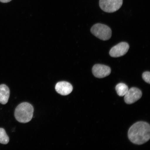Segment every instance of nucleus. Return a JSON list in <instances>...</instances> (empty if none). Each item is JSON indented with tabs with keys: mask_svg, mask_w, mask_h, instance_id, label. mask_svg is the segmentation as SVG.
<instances>
[{
	"mask_svg": "<svg viewBox=\"0 0 150 150\" xmlns=\"http://www.w3.org/2000/svg\"><path fill=\"white\" fill-rule=\"evenodd\" d=\"M91 32L100 40H109L112 36L111 29L105 24L97 23L94 25L91 29Z\"/></svg>",
	"mask_w": 150,
	"mask_h": 150,
	"instance_id": "3",
	"label": "nucleus"
},
{
	"mask_svg": "<svg viewBox=\"0 0 150 150\" xmlns=\"http://www.w3.org/2000/svg\"><path fill=\"white\" fill-rule=\"evenodd\" d=\"M128 137L129 140L136 145H141L146 143L150 138L149 124L142 121L134 123L129 129Z\"/></svg>",
	"mask_w": 150,
	"mask_h": 150,
	"instance_id": "1",
	"label": "nucleus"
},
{
	"mask_svg": "<svg viewBox=\"0 0 150 150\" xmlns=\"http://www.w3.org/2000/svg\"><path fill=\"white\" fill-rule=\"evenodd\" d=\"M125 101L127 104H133L141 98L142 93L141 91L138 88H131L125 95Z\"/></svg>",
	"mask_w": 150,
	"mask_h": 150,
	"instance_id": "6",
	"label": "nucleus"
},
{
	"mask_svg": "<svg viewBox=\"0 0 150 150\" xmlns=\"http://www.w3.org/2000/svg\"><path fill=\"white\" fill-rule=\"evenodd\" d=\"M33 111V107L31 104L22 103L18 105L15 110V117L20 122L27 123L32 119Z\"/></svg>",
	"mask_w": 150,
	"mask_h": 150,
	"instance_id": "2",
	"label": "nucleus"
},
{
	"mask_svg": "<svg viewBox=\"0 0 150 150\" xmlns=\"http://www.w3.org/2000/svg\"><path fill=\"white\" fill-rule=\"evenodd\" d=\"M92 72L96 77L104 78L110 74L111 69L108 66L97 64L93 66L92 68Z\"/></svg>",
	"mask_w": 150,
	"mask_h": 150,
	"instance_id": "7",
	"label": "nucleus"
},
{
	"mask_svg": "<svg viewBox=\"0 0 150 150\" xmlns=\"http://www.w3.org/2000/svg\"><path fill=\"white\" fill-rule=\"evenodd\" d=\"M56 91L58 93L63 96H67L72 92L73 88L72 86L67 81H61L56 84L55 87Z\"/></svg>",
	"mask_w": 150,
	"mask_h": 150,
	"instance_id": "8",
	"label": "nucleus"
},
{
	"mask_svg": "<svg viewBox=\"0 0 150 150\" xmlns=\"http://www.w3.org/2000/svg\"><path fill=\"white\" fill-rule=\"evenodd\" d=\"M10 95V90L5 84L0 85V103L6 104L8 102Z\"/></svg>",
	"mask_w": 150,
	"mask_h": 150,
	"instance_id": "9",
	"label": "nucleus"
},
{
	"mask_svg": "<svg viewBox=\"0 0 150 150\" xmlns=\"http://www.w3.org/2000/svg\"><path fill=\"white\" fill-rule=\"evenodd\" d=\"M115 89L117 93L120 96H123L128 91V86L124 83H120L116 86Z\"/></svg>",
	"mask_w": 150,
	"mask_h": 150,
	"instance_id": "10",
	"label": "nucleus"
},
{
	"mask_svg": "<svg viewBox=\"0 0 150 150\" xmlns=\"http://www.w3.org/2000/svg\"><path fill=\"white\" fill-rule=\"evenodd\" d=\"M12 0H0V2L3 3H7L11 1Z\"/></svg>",
	"mask_w": 150,
	"mask_h": 150,
	"instance_id": "13",
	"label": "nucleus"
},
{
	"mask_svg": "<svg viewBox=\"0 0 150 150\" xmlns=\"http://www.w3.org/2000/svg\"><path fill=\"white\" fill-rule=\"evenodd\" d=\"M9 142V138L4 129L0 128V143L7 144Z\"/></svg>",
	"mask_w": 150,
	"mask_h": 150,
	"instance_id": "11",
	"label": "nucleus"
},
{
	"mask_svg": "<svg viewBox=\"0 0 150 150\" xmlns=\"http://www.w3.org/2000/svg\"><path fill=\"white\" fill-rule=\"evenodd\" d=\"M129 45L125 42H121L112 47L110 50L109 54L112 57H118L123 56L128 52Z\"/></svg>",
	"mask_w": 150,
	"mask_h": 150,
	"instance_id": "5",
	"label": "nucleus"
},
{
	"mask_svg": "<svg viewBox=\"0 0 150 150\" xmlns=\"http://www.w3.org/2000/svg\"><path fill=\"white\" fill-rule=\"evenodd\" d=\"M150 73L149 72H144L142 75V78L143 80L147 83L150 84Z\"/></svg>",
	"mask_w": 150,
	"mask_h": 150,
	"instance_id": "12",
	"label": "nucleus"
},
{
	"mask_svg": "<svg viewBox=\"0 0 150 150\" xmlns=\"http://www.w3.org/2000/svg\"><path fill=\"white\" fill-rule=\"evenodd\" d=\"M123 4V0H99V5L104 12L113 13L119 10Z\"/></svg>",
	"mask_w": 150,
	"mask_h": 150,
	"instance_id": "4",
	"label": "nucleus"
}]
</instances>
